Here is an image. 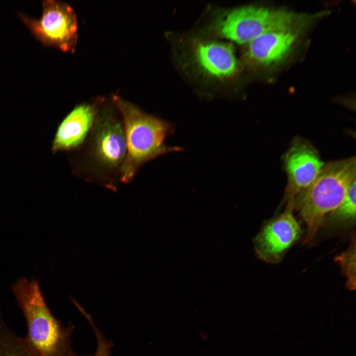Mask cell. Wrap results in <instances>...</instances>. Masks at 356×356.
Returning a JSON list of instances; mask_svg holds the SVG:
<instances>
[{
  "label": "cell",
  "mask_w": 356,
  "mask_h": 356,
  "mask_svg": "<svg viewBox=\"0 0 356 356\" xmlns=\"http://www.w3.org/2000/svg\"><path fill=\"white\" fill-rule=\"evenodd\" d=\"M347 278L348 289L356 288V241L355 234L348 249L335 258Z\"/></svg>",
  "instance_id": "obj_14"
},
{
  "label": "cell",
  "mask_w": 356,
  "mask_h": 356,
  "mask_svg": "<svg viewBox=\"0 0 356 356\" xmlns=\"http://www.w3.org/2000/svg\"><path fill=\"white\" fill-rule=\"evenodd\" d=\"M26 320V338L39 356H74L71 335L74 326L63 325L47 306L38 281L19 278L12 287Z\"/></svg>",
  "instance_id": "obj_4"
},
{
  "label": "cell",
  "mask_w": 356,
  "mask_h": 356,
  "mask_svg": "<svg viewBox=\"0 0 356 356\" xmlns=\"http://www.w3.org/2000/svg\"><path fill=\"white\" fill-rule=\"evenodd\" d=\"M114 104L101 100L90 133L76 150L81 154L75 164L76 174L113 190L127 153L123 120Z\"/></svg>",
  "instance_id": "obj_1"
},
{
  "label": "cell",
  "mask_w": 356,
  "mask_h": 356,
  "mask_svg": "<svg viewBox=\"0 0 356 356\" xmlns=\"http://www.w3.org/2000/svg\"><path fill=\"white\" fill-rule=\"evenodd\" d=\"M293 201H288L285 211L266 224L254 239L256 253L261 260L275 263L299 238L301 228L293 215Z\"/></svg>",
  "instance_id": "obj_7"
},
{
  "label": "cell",
  "mask_w": 356,
  "mask_h": 356,
  "mask_svg": "<svg viewBox=\"0 0 356 356\" xmlns=\"http://www.w3.org/2000/svg\"><path fill=\"white\" fill-rule=\"evenodd\" d=\"M302 28H289L263 34L248 43L244 52L247 62L268 66L281 61L293 47Z\"/></svg>",
  "instance_id": "obj_10"
},
{
  "label": "cell",
  "mask_w": 356,
  "mask_h": 356,
  "mask_svg": "<svg viewBox=\"0 0 356 356\" xmlns=\"http://www.w3.org/2000/svg\"><path fill=\"white\" fill-rule=\"evenodd\" d=\"M356 220V180L350 186L342 203L326 219L329 225L337 227L352 223Z\"/></svg>",
  "instance_id": "obj_13"
},
{
  "label": "cell",
  "mask_w": 356,
  "mask_h": 356,
  "mask_svg": "<svg viewBox=\"0 0 356 356\" xmlns=\"http://www.w3.org/2000/svg\"><path fill=\"white\" fill-rule=\"evenodd\" d=\"M0 356H39L26 338L9 328L0 308Z\"/></svg>",
  "instance_id": "obj_12"
},
{
  "label": "cell",
  "mask_w": 356,
  "mask_h": 356,
  "mask_svg": "<svg viewBox=\"0 0 356 356\" xmlns=\"http://www.w3.org/2000/svg\"><path fill=\"white\" fill-rule=\"evenodd\" d=\"M41 18L35 19L20 14L21 21L32 34L46 46L64 52H74L78 40V24L74 9L67 3L44 0Z\"/></svg>",
  "instance_id": "obj_6"
},
{
  "label": "cell",
  "mask_w": 356,
  "mask_h": 356,
  "mask_svg": "<svg viewBox=\"0 0 356 356\" xmlns=\"http://www.w3.org/2000/svg\"><path fill=\"white\" fill-rule=\"evenodd\" d=\"M77 356H80L77 355Z\"/></svg>",
  "instance_id": "obj_16"
},
{
  "label": "cell",
  "mask_w": 356,
  "mask_h": 356,
  "mask_svg": "<svg viewBox=\"0 0 356 356\" xmlns=\"http://www.w3.org/2000/svg\"><path fill=\"white\" fill-rule=\"evenodd\" d=\"M313 19V15L280 9L247 6L224 13L216 20L214 28L218 36L240 44H247L270 31L304 28Z\"/></svg>",
  "instance_id": "obj_5"
},
{
  "label": "cell",
  "mask_w": 356,
  "mask_h": 356,
  "mask_svg": "<svg viewBox=\"0 0 356 356\" xmlns=\"http://www.w3.org/2000/svg\"><path fill=\"white\" fill-rule=\"evenodd\" d=\"M355 180V157L331 162L324 165L313 182L295 196L294 209L308 226L304 244L312 245L325 216L342 203Z\"/></svg>",
  "instance_id": "obj_3"
},
{
  "label": "cell",
  "mask_w": 356,
  "mask_h": 356,
  "mask_svg": "<svg viewBox=\"0 0 356 356\" xmlns=\"http://www.w3.org/2000/svg\"><path fill=\"white\" fill-rule=\"evenodd\" d=\"M112 100L123 120L127 144L120 182H131L146 163L164 154L181 150L165 144L174 130L170 123L146 113L118 96H114Z\"/></svg>",
  "instance_id": "obj_2"
},
{
  "label": "cell",
  "mask_w": 356,
  "mask_h": 356,
  "mask_svg": "<svg viewBox=\"0 0 356 356\" xmlns=\"http://www.w3.org/2000/svg\"><path fill=\"white\" fill-rule=\"evenodd\" d=\"M194 59L206 74L224 79L233 76L238 65L230 44L216 41H201L193 47Z\"/></svg>",
  "instance_id": "obj_11"
},
{
  "label": "cell",
  "mask_w": 356,
  "mask_h": 356,
  "mask_svg": "<svg viewBox=\"0 0 356 356\" xmlns=\"http://www.w3.org/2000/svg\"><path fill=\"white\" fill-rule=\"evenodd\" d=\"M78 309L88 320L95 334L97 347L93 356H110L113 343L106 339L102 332L93 322L90 315L81 306H79Z\"/></svg>",
  "instance_id": "obj_15"
},
{
  "label": "cell",
  "mask_w": 356,
  "mask_h": 356,
  "mask_svg": "<svg viewBox=\"0 0 356 356\" xmlns=\"http://www.w3.org/2000/svg\"><path fill=\"white\" fill-rule=\"evenodd\" d=\"M286 171L288 177V185L286 197L293 200L306 189L316 179L324 164L316 151L308 143L295 142L284 158Z\"/></svg>",
  "instance_id": "obj_8"
},
{
  "label": "cell",
  "mask_w": 356,
  "mask_h": 356,
  "mask_svg": "<svg viewBox=\"0 0 356 356\" xmlns=\"http://www.w3.org/2000/svg\"><path fill=\"white\" fill-rule=\"evenodd\" d=\"M101 99L75 106L59 124L52 151L76 150L85 142L94 125Z\"/></svg>",
  "instance_id": "obj_9"
}]
</instances>
